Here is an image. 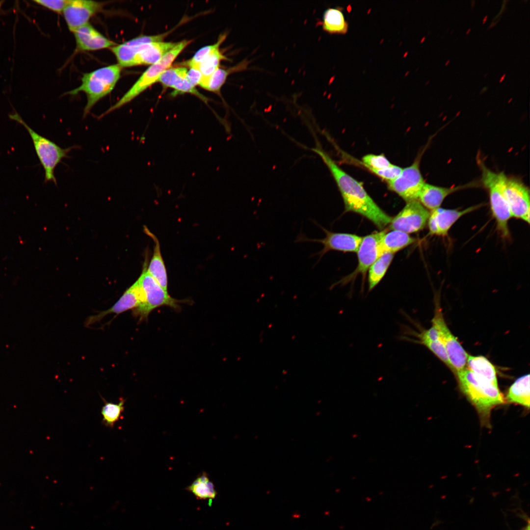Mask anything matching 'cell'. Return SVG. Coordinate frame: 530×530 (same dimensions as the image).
Masks as SVG:
<instances>
[{"mask_svg":"<svg viewBox=\"0 0 530 530\" xmlns=\"http://www.w3.org/2000/svg\"><path fill=\"white\" fill-rule=\"evenodd\" d=\"M311 150L321 158L330 170L342 195L346 211L364 216L379 229L390 223L392 218L376 204L360 182L341 169L318 144Z\"/></svg>","mask_w":530,"mask_h":530,"instance_id":"6da1fadb","label":"cell"},{"mask_svg":"<svg viewBox=\"0 0 530 530\" xmlns=\"http://www.w3.org/2000/svg\"><path fill=\"white\" fill-rule=\"evenodd\" d=\"M455 375L461 391L475 408L481 424L490 427L491 411L495 407L504 403L498 384L492 383L467 368L457 372Z\"/></svg>","mask_w":530,"mask_h":530,"instance_id":"7a4b0ae2","label":"cell"},{"mask_svg":"<svg viewBox=\"0 0 530 530\" xmlns=\"http://www.w3.org/2000/svg\"><path fill=\"white\" fill-rule=\"evenodd\" d=\"M477 163L481 170V183L488 191L490 209L497 230L503 238H507L510 235L508 221L512 215L504 194L507 176L503 172L492 171L479 158Z\"/></svg>","mask_w":530,"mask_h":530,"instance_id":"3957f363","label":"cell"},{"mask_svg":"<svg viewBox=\"0 0 530 530\" xmlns=\"http://www.w3.org/2000/svg\"><path fill=\"white\" fill-rule=\"evenodd\" d=\"M122 68L117 63L84 74L81 84L67 93L76 95L83 92L86 94L87 103L83 110V118L98 102L112 91L120 79Z\"/></svg>","mask_w":530,"mask_h":530,"instance_id":"277c9868","label":"cell"},{"mask_svg":"<svg viewBox=\"0 0 530 530\" xmlns=\"http://www.w3.org/2000/svg\"><path fill=\"white\" fill-rule=\"evenodd\" d=\"M183 40L164 55L158 62L152 65L139 77L134 84L113 106L101 114V118L106 114L119 109L131 102L157 80L161 74L169 68L179 53L190 42Z\"/></svg>","mask_w":530,"mask_h":530,"instance_id":"5b68a950","label":"cell"},{"mask_svg":"<svg viewBox=\"0 0 530 530\" xmlns=\"http://www.w3.org/2000/svg\"><path fill=\"white\" fill-rule=\"evenodd\" d=\"M9 118L20 123L30 135L36 154L45 171V181L52 182L56 185L54 170L56 166L64 159L69 157L68 153L75 146L62 148L50 139L37 133L31 129L18 114L15 112L9 115Z\"/></svg>","mask_w":530,"mask_h":530,"instance_id":"8992f818","label":"cell"},{"mask_svg":"<svg viewBox=\"0 0 530 530\" xmlns=\"http://www.w3.org/2000/svg\"><path fill=\"white\" fill-rule=\"evenodd\" d=\"M145 261L142 273L138 278L142 300L136 308L133 310L134 316L138 317L139 321L147 319L150 313L159 307L167 306L176 310L180 309V300L172 297L147 272Z\"/></svg>","mask_w":530,"mask_h":530,"instance_id":"52a82bcc","label":"cell"},{"mask_svg":"<svg viewBox=\"0 0 530 530\" xmlns=\"http://www.w3.org/2000/svg\"><path fill=\"white\" fill-rule=\"evenodd\" d=\"M313 222L321 228L325 236L323 238H311L300 232L297 236L295 242H317L321 244L323 248L318 252L312 255L318 256L319 260L328 252L332 250L343 252H357L361 242L362 237L356 235L335 233L329 231L318 224L315 220Z\"/></svg>","mask_w":530,"mask_h":530,"instance_id":"ba28073f","label":"cell"},{"mask_svg":"<svg viewBox=\"0 0 530 530\" xmlns=\"http://www.w3.org/2000/svg\"><path fill=\"white\" fill-rule=\"evenodd\" d=\"M431 323L439 333L452 367V371L456 374L466 368L468 354L449 328L439 308H436Z\"/></svg>","mask_w":530,"mask_h":530,"instance_id":"9c48e42d","label":"cell"},{"mask_svg":"<svg viewBox=\"0 0 530 530\" xmlns=\"http://www.w3.org/2000/svg\"><path fill=\"white\" fill-rule=\"evenodd\" d=\"M420 157L410 166L402 169L396 179L388 182L389 188L407 202L418 200L425 184L420 169Z\"/></svg>","mask_w":530,"mask_h":530,"instance_id":"30bf717a","label":"cell"},{"mask_svg":"<svg viewBox=\"0 0 530 530\" xmlns=\"http://www.w3.org/2000/svg\"><path fill=\"white\" fill-rule=\"evenodd\" d=\"M429 211L418 200L407 202L404 208L390 222V229L407 234L422 230L426 225Z\"/></svg>","mask_w":530,"mask_h":530,"instance_id":"8fae6325","label":"cell"},{"mask_svg":"<svg viewBox=\"0 0 530 530\" xmlns=\"http://www.w3.org/2000/svg\"><path fill=\"white\" fill-rule=\"evenodd\" d=\"M504 194L512 217L530 223V192L529 188L518 179L506 177Z\"/></svg>","mask_w":530,"mask_h":530,"instance_id":"7c38bea8","label":"cell"},{"mask_svg":"<svg viewBox=\"0 0 530 530\" xmlns=\"http://www.w3.org/2000/svg\"><path fill=\"white\" fill-rule=\"evenodd\" d=\"M105 4L91 0H68L62 14L70 31L73 32L89 23L90 19L101 11Z\"/></svg>","mask_w":530,"mask_h":530,"instance_id":"4fadbf2b","label":"cell"},{"mask_svg":"<svg viewBox=\"0 0 530 530\" xmlns=\"http://www.w3.org/2000/svg\"><path fill=\"white\" fill-rule=\"evenodd\" d=\"M482 205L473 206L462 210L439 207L431 211L427 223L429 234L443 237L447 236L450 229L460 218Z\"/></svg>","mask_w":530,"mask_h":530,"instance_id":"5bb4252c","label":"cell"},{"mask_svg":"<svg viewBox=\"0 0 530 530\" xmlns=\"http://www.w3.org/2000/svg\"><path fill=\"white\" fill-rule=\"evenodd\" d=\"M385 231L375 232L362 237L357 253L358 265L349 276L351 279L361 273L365 274L372 264L382 254L380 249V240Z\"/></svg>","mask_w":530,"mask_h":530,"instance_id":"9a60e30c","label":"cell"},{"mask_svg":"<svg viewBox=\"0 0 530 530\" xmlns=\"http://www.w3.org/2000/svg\"><path fill=\"white\" fill-rule=\"evenodd\" d=\"M142 297L137 280L123 294L119 299L109 309L102 311L97 315L89 317L85 325L88 326L100 321L108 314H120L130 310L136 308L142 302Z\"/></svg>","mask_w":530,"mask_h":530,"instance_id":"2e32d148","label":"cell"},{"mask_svg":"<svg viewBox=\"0 0 530 530\" xmlns=\"http://www.w3.org/2000/svg\"><path fill=\"white\" fill-rule=\"evenodd\" d=\"M77 49L80 51H93L110 48L116 45L88 23L74 32Z\"/></svg>","mask_w":530,"mask_h":530,"instance_id":"e0dca14e","label":"cell"},{"mask_svg":"<svg viewBox=\"0 0 530 530\" xmlns=\"http://www.w3.org/2000/svg\"><path fill=\"white\" fill-rule=\"evenodd\" d=\"M477 184L470 183L452 187H443L425 183L419 196L418 201L431 211L440 207L445 199L451 194L465 188L475 187Z\"/></svg>","mask_w":530,"mask_h":530,"instance_id":"ac0fdd59","label":"cell"},{"mask_svg":"<svg viewBox=\"0 0 530 530\" xmlns=\"http://www.w3.org/2000/svg\"><path fill=\"white\" fill-rule=\"evenodd\" d=\"M177 43L158 42L150 43L134 56L130 67L140 65L154 64L171 51Z\"/></svg>","mask_w":530,"mask_h":530,"instance_id":"d6986e66","label":"cell"},{"mask_svg":"<svg viewBox=\"0 0 530 530\" xmlns=\"http://www.w3.org/2000/svg\"><path fill=\"white\" fill-rule=\"evenodd\" d=\"M144 230L145 233L153 239L155 243L153 255L147 268V271L165 291H167V274L161 254L159 242L157 237L147 228H144Z\"/></svg>","mask_w":530,"mask_h":530,"instance_id":"ffe728a7","label":"cell"},{"mask_svg":"<svg viewBox=\"0 0 530 530\" xmlns=\"http://www.w3.org/2000/svg\"><path fill=\"white\" fill-rule=\"evenodd\" d=\"M415 241V239L409 234L398 230L385 233L380 240V249L382 254L384 252L394 253L407 247Z\"/></svg>","mask_w":530,"mask_h":530,"instance_id":"44dd1931","label":"cell"},{"mask_svg":"<svg viewBox=\"0 0 530 530\" xmlns=\"http://www.w3.org/2000/svg\"><path fill=\"white\" fill-rule=\"evenodd\" d=\"M321 25L323 30L330 34H344L348 28L343 9L338 7L324 11Z\"/></svg>","mask_w":530,"mask_h":530,"instance_id":"7402d4cb","label":"cell"},{"mask_svg":"<svg viewBox=\"0 0 530 530\" xmlns=\"http://www.w3.org/2000/svg\"><path fill=\"white\" fill-rule=\"evenodd\" d=\"M506 399L509 403L521 405L530 408V374L518 378L509 387Z\"/></svg>","mask_w":530,"mask_h":530,"instance_id":"603a6c76","label":"cell"},{"mask_svg":"<svg viewBox=\"0 0 530 530\" xmlns=\"http://www.w3.org/2000/svg\"><path fill=\"white\" fill-rule=\"evenodd\" d=\"M467 369L476 374L495 384H498L497 373L494 365L485 357L468 355Z\"/></svg>","mask_w":530,"mask_h":530,"instance_id":"cb8c5ba5","label":"cell"},{"mask_svg":"<svg viewBox=\"0 0 530 530\" xmlns=\"http://www.w3.org/2000/svg\"><path fill=\"white\" fill-rule=\"evenodd\" d=\"M394 257V253H383L369 269V290L371 291L379 283L386 273Z\"/></svg>","mask_w":530,"mask_h":530,"instance_id":"d4e9b609","label":"cell"},{"mask_svg":"<svg viewBox=\"0 0 530 530\" xmlns=\"http://www.w3.org/2000/svg\"><path fill=\"white\" fill-rule=\"evenodd\" d=\"M186 489L192 493L197 499H209L212 501L217 494L214 484L205 472L198 476Z\"/></svg>","mask_w":530,"mask_h":530,"instance_id":"484cf974","label":"cell"},{"mask_svg":"<svg viewBox=\"0 0 530 530\" xmlns=\"http://www.w3.org/2000/svg\"><path fill=\"white\" fill-rule=\"evenodd\" d=\"M249 63L248 60L245 59L236 66L227 70L218 68L210 77L206 89L219 94L228 75L233 72L246 69Z\"/></svg>","mask_w":530,"mask_h":530,"instance_id":"4316f807","label":"cell"},{"mask_svg":"<svg viewBox=\"0 0 530 530\" xmlns=\"http://www.w3.org/2000/svg\"><path fill=\"white\" fill-rule=\"evenodd\" d=\"M227 58L219 51V48L209 54L199 65L198 69L202 74L199 85L206 89L208 80L212 74L219 68L220 61Z\"/></svg>","mask_w":530,"mask_h":530,"instance_id":"83f0119b","label":"cell"},{"mask_svg":"<svg viewBox=\"0 0 530 530\" xmlns=\"http://www.w3.org/2000/svg\"><path fill=\"white\" fill-rule=\"evenodd\" d=\"M104 405L102 408V423L106 426L113 428L115 424L121 418L124 411L126 400L121 398L119 403L108 402L104 398Z\"/></svg>","mask_w":530,"mask_h":530,"instance_id":"f1b7e54d","label":"cell"},{"mask_svg":"<svg viewBox=\"0 0 530 530\" xmlns=\"http://www.w3.org/2000/svg\"><path fill=\"white\" fill-rule=\"evenodd\" d=\"M187 73L179 75L171 87L175 90L172 92V95L176 96L179 94L189 93L195 95L205 103H207L208 99L199 93L187 80L186 78Z\"/></svg>","mask_w":530,"mask_h":530,"instance_id":"f546056e","label":"cell"},{"mask_svg":"<svg viewBox=\"0 0 530 530\" xmlns=\"http://www.w3.org/2000/svg\"><path fill=\"white\" fill-rule=\"evenodd\" d=\"M225 34L221 35L216 43L209 45L201 48L191 58L184 63V65L188 66L190 68H198L200 63L203 61L209 54L213 52L215 49L218 48L220 44L226 38Z\"/></svg>","mask_w":530,"mask_h":530,"instance_id":"4dcf8cb0","label":"cell"},{"mask_svg":"<svg viewBox=\"0 0 530 530\" xmlns=\"http://www.w3.org/2000/svg\"><path fill=\"white\" fill-rule=\"evenodd\" d=\"M363 164L370 171L381 169L392 165L383 155L368 154L362 158Z\"/></svg>","mask_w":530,"mask_h":530,"instance_id":"1f68e13d","label":"cell"},{"mask_svg":"<svg viewBox=\"0 0 530 530\" xmlns=\"http://www.w3.org/2000/svg\"><path fill=\"white\" fill-rule=\"evenodd\" d=\"M187 72V70L185 67L168 68L161 74L157 81L159 82L164 88L171 87L179 75Z\"/></svg>","mask_w":530,"mask_h":530,"instance_id":"d6a6232c","label":"cell"},{"mask_svg":"<svg viewBox=\"0 0 530 530\" xmlns=\"http://www.w3.org/2000/svg\"><path fill=\"white\" fill-rule=\"evenodd\" d=\"M402 169V168L392 164L385 168L371 171L378 177L389 182L396 179L400 174Z\"/></svg>","mask_w":530,"mask_h":530,"instance_id":"836d02e7","label":"cell"},{"mask_svg":"<svg viewBox=\"0 0 530 530\" xmlns=\"http://www.w3.org/2000/svg\"><path fill=\"white\" fill-rule=\"evenodd\" d=\"M68 0H34L33 2L58 14L62 13Z\"/></svg>","mask_w":530,"mask_h":530,"instance_id":"e575fe53","label":"cell"},{"mask_svg":"<svg viewBox=\"0 0 530 530\" xmlns=\"http://www.w3.org/2000/svg\"><path fill=\"white\" fill-rule=\"evenodd\" d=\"M186 78L188 81L194 86L199 85L201 78L202 74L198 68H190L187 71Z\"/></svg>","mask_w":530,"mask_h":530,"instance_id":"d590c367","label":"cell"},{"mask_svg":"<svg viewBox=\"0 0 530 530\" xmlns=\"http://www.w3.org/2000/svg\"><path fill=\"white\" fill-rule=\"evenodd\" d=\"M488 86L483 87L481 90L480 94L485 92L488 89Z\"/></svg>","mask_w":530,"mask_h":530,"instance_id":"8d00e7d4","label":"cell"},{"mask_svg":"<svg viewBox=\"0 0 530 530\" xmlns=\"http://www.w3.org/2000/svg\"><path fill=\"white\" fill-rule=\"evenodd\" d=\"M505 76H506L505 74L503 75V76L500 79L499 82H501L504 80V78L505 77Z\"/></svg>","mask_w":530,"mask_h":530,"instance_id":"74e56055","label":"cell"},{"mask_svg":"<svg viewBox=\"0 0 530 530\" xmlns=\"http://www.w3.org/2000/svg\"><path fill=\"white\" fill-rule=\"evenodd\" d=\"M487 18H488V16L487 15L485 16V17L483 19L482 24H484L485 23V22L487 21Z\"/></svg>","mask_w":530,"mask_h":530,"instance_id":"f35d334b","label":"cell"},{"mask_svg":"<svg viewBox=\"0 0 530 530\" xmlns=\"http://www.w3.org/2000/svg\"><path fill=\"white\" fill-rule=\"evenodd\" d=\"M471 2H472L473 3L472 4V6H471V7H472V8H473V7H474V3H475V1H474V0H473V1H472Z\"/></svg>","mask_w":530,"mask_h":530,"instance_id":"ab89813d","label":"cell"},{"mask_svg":"<svg viewBox=\"0 0 530 530\" xmlns=\"http://www.w3.org/2000/svg\"><path fill=\"white\" fill-rule=\"evenodd\" d=\"M450 62V61L449 60H448V61H447V62H446V63H445V66H447V65H448V64H449Z\"/></svg>","mask_w":530,"mask_h":530,"instance_id":"60d3db41","label":"cell"},{"mask_svg":"<svg viewBox=\"0 0 530 530\" xmlns=\"http://www.w3.org/2000/svg\"><path fill=\"white\" fill-rule=\"evenodd\" d=\"M470 31H471V28H469V29H468V30L467 31V32H466V34H469V32H470Z\"/></svg>","mask_w":530,"mask_h":530,"instance_id":"b9f144b4","label":"cell"},{"mask_svg":"<svg viewBox=\"0 0 530 530\" xmlns=\"http://www.w3.org/2000/svg\"><path fill=\"white\" fill-rule=\"evenodd\" d=\"M3 2V1H0V8L1 7Z\"/></svg>","mask_w":530,"mask_h":530,"instance_id":"7bdbcfd3","label":"cell"},{"mask_svg":"<svg viewBox=\"0 0 530 530\" xmlns=\"http://www.w3.org/2000/svg\"><path fill=\"white\" fill-rule=\"evenodd\" d=\"M524 530H529V526H528V527L526 528V529Z\"/></svg>","mask_w":530,"mask_h":530,"instance_id":"ee69618b","label":"cell"}]
</instances>
